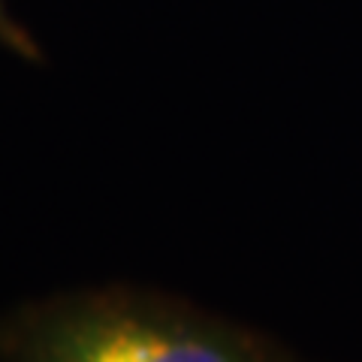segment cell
I'll list each match as a JSON object with an SVG mask.
<instances>
[{"mask_svg": "<svg viewBox=\"0 0 362 362\" xmlns=\"http://www.w3.org/2000/svg\"><path fill=\"white\" fill-rule=\"evenodd\" d=\"M4 362H287L254 329L136 290H90L16 314Z\"/></svg>", "mask_w": 362, "mask_h": 362, "instance_id": "6da1fadb", "label": "cell"}]
</instances>
